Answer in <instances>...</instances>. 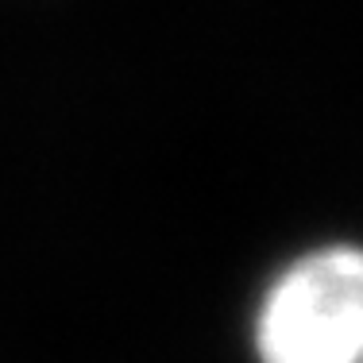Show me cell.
Wrapping results in <instances>:
<instances>
[{
    "label": "cell",
    "mask_w": 363,
    "mask_h": 363,
    "mask_svg": "<svg viewBox=\"0 0 363 363\" xmlns=\"http://www.w3.org/2000/svg\"><path fill=\"white\" fill-rule=\"evenodd\" d=\"M263 363H363V252L325 247L282 271L255 325Z\"/></svg>",
    "instance_id": "1"
}]
</instances>
